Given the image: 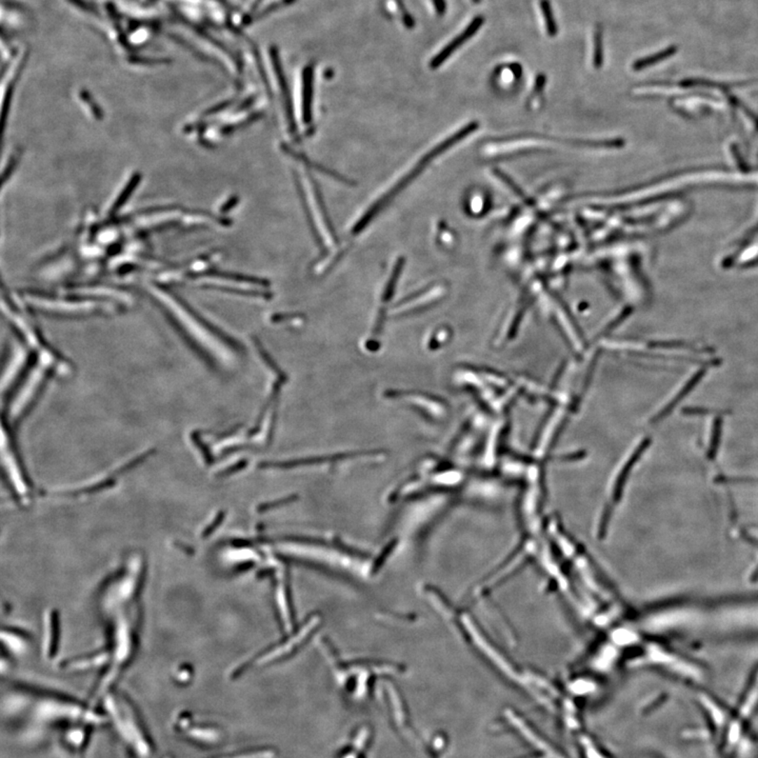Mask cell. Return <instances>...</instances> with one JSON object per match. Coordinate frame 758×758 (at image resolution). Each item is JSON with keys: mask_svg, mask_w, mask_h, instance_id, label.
I'll return each instance as SVG.
<instances>
[{"mask_svg": "<svg viewBox=\"0 0 758 758\" xmlns=\"http://www.w3.org/2000/svg\"><path fill=\"white\" fill-rule=\"evenodd\" d=\"M701 701L713 726L716 740L724 754L731 758L755 757L756 747L745 732V720L738 715H731L709 697H701Z\"/></svg>", "mask_w": 758, "mask_h": 758, "instance_id": "1", "label": "cell"}, {"mask_svg": "<svg viewBox=\"0 0 758 758\" xmlns=\"http://www.w3.org/2000/svg\"><path fill=\"white\" fill-rule=\"evenodd\" d=\"M478 128L479 123H477V121H471L468 125H464L462 129H460L457 132H455V133L452 134L450 137L446 138L441 144L435 146L432 150L429 151V152L427 153L418 163H416L415 167H414L413 169L403 178V179L399 180V181L395 184V186H393L386 195L383 196L380 200H377L376 204L373 205V206L366 211V214H364V216L357 221V223L354 226L353 233L358 234L360 233V232L364 231V230L366 229V226H368V223L379 214V213L382 212V211L390 204L391 200H392L395 196L399 195V192L403 191L404 188H407L415 178H418V176H420V174H422L430 163H432L437 157L441 156L443 153L447 152L448 150L453 148L458 142L466 139L471 134L477 131Z\"/></svg>", "mask_w": 758, "mask_h": 758, "instance_id": "2", "label": "cell"}, {"mask_svg": "<svg viewBox=\"0 0 758 758\" xmlns=\"http://www.w3.org/2000/svg\"><path fill=\"white\" fill-rule=\"evenodd\" d=\"M161 296L163 305L170 311L172 318L176 324L181 328V330L188 335V338L195 341L198 347H205L208 353H212L214 358L227 361L230 357V350H227L225 343L219 340V334L212 330V326H209L200 316L196 315L192 310L182 305L180 301L167 296Z\"/></svg>", "mask_w": 758, "mask_h": 758, "instance_id": "3", "label": "cell"}, {"mask_svg": "<svg viewBox=\"0 0 758 758\" xmlns=\"http://www.w3.org/2000/svg\"><path fill=\"white\" fill-rule=\"evenodd\" d=\"M51 372L50 368L39 361L36 366H33L30 373L27 375L26 382L20 390L16 391L15 399L10 401L9 418L11 422H20L30 409L31 404L39 397L41 388H43L47 382L48 373Z\"/></svg>", "mask_w": 758, "mask_h": 758, "instance_id": "4", "label": "cell"}, {"mask_svg": "<svg viewBox=\"0 0 758 758\" xmlns=\"http://www.w3.org/2000/svg\"><path fill=\"white\" fill-rule=\"evenodd\" d=\"M483 22H485V18H483V16H477V18H475V20H473V22H471L470 25H469L468 28H467L466 30H464V32H462V34L460 35V36L456 37L455 39H453V41H452L451 43H450L449 45L447 46V47H445L443 50H441V53L437 54V55L435 56L434 58H433L432 62H431L430 64L431 68L437 69L439 68V67H441V64H443V62H445L446 60H447L448 58H449L450 56H451L452 54H453L454 52H455L456 50L458 49V48L462 47V46L464 45V43H466L468 39H470L471 37L474 36L475 33H476L477 31H478L479 29L481 28Z\"/></svg>", "mask_w": 758, "mask_h": 758, "instance_id": "5", "label": "cell"}, {"mask_svg": "<svg viewBox=\"0 0 758 758\" xmlns=\"http://www.w3.org/2000/svg\"><path fill=\"white\" fill-rule=\"evenodd\" d=\"M705 375V368L697 371V372L689 379L688 382L684 384V386L676 393L675 397H674L673 399H672L671 401H670L669 403L659 411V413L653 418V422H661L663 418H668V416L671 414V412L673 411L674 408H675L676 406H677L678 404H680V401H682V399H684V397H686L687 395L696 387L697 384H699V382H701Z\"/></svg>", "mask_w": 758, "mask_h": 758, "instance_id": "6", "label": "cell"}, {"mask_svg": "<svg viewBox=\"0 0 758 758\" xmlns=\"http://www.w3.org/2000/svg\"><path fill=\"white\" fill-rule=\"evenodd\" d=\"M312 98H313V69L307 67L303 72V120L309 123L312 120Z\"/></svg>", "mask_w": 758, "mask_h": 758, "instance_id": "7", "label": "cell"}, {"mask_svg": "<svg viewBox=\"0 0 758 758\" xmlns=\"http://www.w3.org/2000/svg\"><path fill=\"white\" fill-rule=\"evenodd\" d=\"M273 60L274 67H275L276 72H277L280 87H282V94H284V106H286L287 116H288L290 131L292 132V133H295V132H296V125H295L294 115H293L292 104H291L290 97H289L286 79H284V74H282V67L280 66V62L277 60V55H276V53H273Z\"/></svg>", "mask_w": 758, "mask_h": 758, "instance_id": "8", "label": "cell"}, {"mask_svg": "<svg viewBox=\"0 0 758 758\" xmlns=\"http://www.w3.org/2000/svg\"><path fill=\"white\" fill-rule=\"evenodd\" d=\"M493 173L496 177H498V179L502 180V181L510 188L511 191L514 192L515 195L518 196L521 200H525V204H531L532 200L525 195V192L519 188L518 184H517L508 174L504 173V172L497 169V167L493 169Z\"/></svg>", "mask_w": 758, "mask_h": 758, "instance_id": "9", "label": "cell"}, {"mask_svg": "<svg viewBox=\"0 0 758 758\" xmlns=\"http://www.w3.org/2000/svg\"><path fill=\"white\" fill-rule=\"evenodd\" d=\"M722 418H715L713 426H712L711 439H710L709 451H708V455H709L710 458L715 457L716 454H717L720 437H722Z\"/></svg>", "mask_w": 758, "mask_h": 758, "instance_id": "10", "label": "cell"}, {"mask_svg": "<svg viewBox=\"0 0 758 758\" xmlns=\"http://www.w3.org/2000/svg\"><path fill=\"white\" fill-rule=\"evenodd\" d=\"M540 8H542V14H544V22H546V31L548 34L551 37L556 36L558 29H557V24L555 22L554 18H553L552 8H551V4L549 0H542L540 1Z\"/></svg>", "mask_w": 758, "mask_h": 758, "instance_id": "11", "label": "cell"}, {"mask_svg": "<svg viewBox=\"0 0 758 758\" xmlns=\"http://www.w3.org/2000/svg\"><path fill=\"white\" fill-rule=\"evenodd\" d=\"M602 64V33L596 32L595 47H594V66L600 69Z\"/></svg>", "mask_w": 758, "mask_h": 758, "instance_id": "12", "label": "cell"}, {"mask_svg": "<svg viewBox=\"0 0 758 758\" xmlns=\"http://www.w3.org/2000/svg\"><path fill=\"white\" fill-rule=\"evenodd\" d=\"M653 345L654 347H665V349H693L692 345L682 341H656Z\"/></svg>", "mask_w": 758, "mask_h": 758, "instance_id": "13", "label": "cell"}, {"mask_svg": "<svg viewBox=\"0 0 758 758\" xmlns=\"http://www.w3.org/2000/svg\"><path fill=\"white\" fill-rule=\"evenodd\" d=\"M682 412H684V414H686V415H707V414H712L714 413V412H717V410L715 411V410L707 409V408L693 407L686 408V409L682 410Z\"/></svg>", "mask_w": 758, "mask_h": 758, "instance_id": "14", "label": "cell"}, {"mask_svg": "<svg viewBox=\"0 0 758 758\" xmlns=\"http://www.w3.org/2000/svg\"><path fill=\"white\" fill-rule=\"evenodd\" d=\"M394 544L395 542H391V544H389L388 546H387L386 550L383 552L382 556H379V558L377 559V561L376 563H375L374 565V572L375 571L378 570L379 567H382L383 563H385V559L387 558V556H388V555L390 554L391 551L393 550V546H394Z\"/></svg>", "mask_w": 758, "mask_h": 758, "instance_id": "15", "label": "cell"}, {"mask_svg": "<svg viewBox=\"0 0 758 758\" xmlns=\"http://www.w3.org/2000/svg\"><path fill=\"white\" fill-rule=\"evenodd\" d=\"M69 1H70V3H72L73 5L77 6V7L81 8V9L83 10V11L91 12V13H94V12H95L93 9H92L91 7H90L89 5H88L87 3H85V0H69Z\"/></svg>", "mask_w": 758, "mask_h": 758, "instance_id": "16", "label": "cell"}, {"mask_svg": "<svg viewBox=\"0 0 758 758\" xmlns=\"http://www.w3.org/2000/svg\"><path fill=\"white\" fill-rule=\"evenodd\" d=\"M433 3H434L435 7H436V10L439 13L443 14V12H445L446 4L443 0H433Z\"/></svg>", "mask_w": 758, "mask_h": 758, "instance_id": "17", "label": "cell"}, {"mask_svg": "<svg viewBox=\"0 0 758 758\" xmlns=\"http://www.w3.org/2000/svg\"><path fill=\"white\" fill-rule=\"evenodd\" d=\"M293 1H295V0H284V3L286 4V5H289V4L293 3Z\"/></svg>", "mask_w": 758, "mask_h": 758, "instance_id": "18", "label": "cell"}, {"mask_svg": "<svg viewBox=\"0 0 758 758\" xmlns=\"http://www.w3.org/2000/svg\"><path fill=\"white\" fill-rule=\"evenodd\" d=\"M473 1H474L475 4H478L481 0H473Z\"/></svg>", "mask_w": 758, "mask_h": 758, "instance_id": "19", "label": "cell"}]
</instances>
